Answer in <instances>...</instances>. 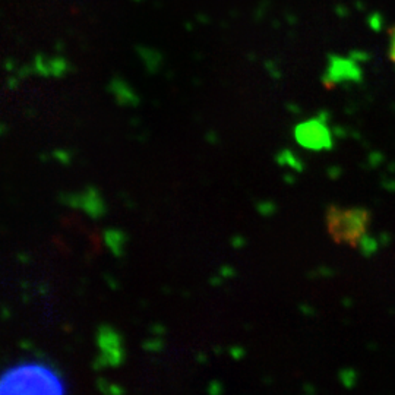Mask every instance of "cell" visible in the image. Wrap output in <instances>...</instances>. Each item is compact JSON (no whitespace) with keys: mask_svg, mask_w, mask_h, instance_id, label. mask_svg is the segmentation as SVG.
Returning <instances> with one entry per match:
<instances>
[{"mask_svg":"<svg viewBox=\"0 0 395 395\" xmlns=\"http://www.w3.org/2000/svg\"><path fill=\"white\" fill-rule=\"evenodd\" d=\"M369 212L365 208H337L331 206L326 214L328 230L340 242L356 240L362 236L369 222Z\"/></svg>","mask_w":395,"mask_h":395,"instance_id":"7a4b0ae2","label":"cell"},{"mask_svg":"<svg viewBox=\"0 0 395 395\" xmlns=\"http://www.w3.org/2000/svg\"><path fill=\"white\" fill-rule=\"evenodd\" d=\"M0 395H66V390L54 369L44 363L25 362L4 372Z\"/></svg>","mask_w":395,"mask_h":395,"instance_id":"6da1fadb","label":"cell"},{"mask_svg":"<svg viewBox=\"0 0 395 395\" xmlns=\"http://www.w3.org/2000/svg\"><path fill=\"white\" fill-rule=\"evenodd\" d=\"M328 60L329 63L323 75V84L328 90L347 81L359 82L362 79V71L353 60L334 54H329Z\"/></svg>","mask_w":395,"mask_h":395,"instance_id":"277c9868","label":"cell"},{"mask_svg":"<svg viewBox=\"0 0 395 395\" xmlns=\"http://www.w3.org/2000/svg\"><path fill=\"white\" fill-rule=\"evenodd\" d=\"M388 35H390V49H388V59L390 62L395 66V25L388 29Z\"/></svg>","mask_w":395,"mask_h":395,"instance_id":"5b68a950","label":"cell"},{"mask_svg":"<svg viewBox=\"0 0 395 395\" xmlns=\"http://www.w3.org/2000/svg\"><path fill=\"white\" fill-rule=\"evenodd\" d=\"M295 138L306 149L322 151L332 148V133L328 124L319 119H309L301 122L295 129Z\"/></svg>","mask_w":395,"mask_h":395,"instance_id":"3957f363","label":"cell"}]
</instances>
